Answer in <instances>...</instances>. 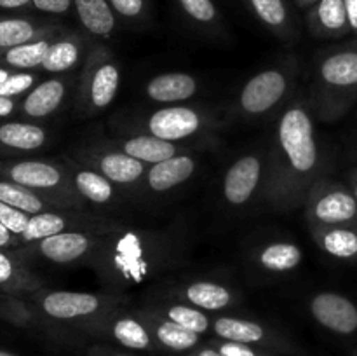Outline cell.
Wrapping results in <instances>:
<instances>
[{
    "mask_svg": "<svg viewBox=\"0 0 357 356\" xmlns=\"http://www.w3.org/2000/svg\"><path fill=\"white\" fill-rule=\"evenodd\" d=\"M312 114L310 101L296 98L286 105L275 122L267 150V177L261 198L278 212L302 206L321 178L323 159Z\"/></svg>",
    "mask_w": 357,
    "mask_h": 356,
    "instance_id": "1",
    "label": "cell"
},
{
    "mask_svg": "<svg viewBox=\"0 0 357 356\" xmlns=\"http://www.w3.org/2000/svg\"><path fill=\"white\" fill-rule=\"evenodd\" d=\"M171 253L173 248L164 234L119 225L101 234L100 244L87 264L105 285L121 292L155 278L167 267Z\"/></svg>",
    "mask_w": 357,
    "mask_h": 356,
    "instance_id": "2",
    "label": "cell"
},
{
    "mask_svg": "<svg viewBox=\"0 0 357 356\" xmlns=\"http://www.w3.org/2000/svg\"><path fill=\"white\" fill-rule=\"evenodd\" d=\"M310 107L324 122L344 117L357 101V44L317 54L312 70Z\"/></svg>",
    "mask_w": 357,
    "mask_h": 356,
    "instance_id": "3",
    "label": "cell"
},
{
    "mask_svg": "<svg viewBox=\"0 0 357 356\" xmlns=\"http://www.w3.org/2000/svg\"><path fill=\"white\" fill-rule=\"evenodd\" d=\"M0 178L24 185L59 206L68 209H86L70 178L65 159H17L0 161Z\"/></svg>",
    "mask_w": 357,
    "mask_h": 356,
    "instance_id": "4",
    "label": "cell"
},
{
    "mask_svg": "<svg viewBox=\"0 0 357 356\" xmlns=\"http://www.w3.org/2000/svg\"><path fill=\"white\" fill-rule=\"evenodd\" d=\"M121 86V66L103 42L93 40L82 65L75 89V107L80 115L98 114L110 107Z\"/></svg>",
    "mask_w": 357,
    "mask_h": 356,
    "instance_id": "5",
    "label": "cell"
},
{
    "mask_svg": "<svg viewBox=\"0 0 357 356\" xmlns=\"http://www.w3.org/2000/svg\"><path fill=\"white\" fill-rule=\"evenodd\" d=\"M220 126L218 119L208 108L192 105H166L143 117L121 122V128L128 133H146L167 142L183 143L185 140L208 136Z\"/></svg>",
    "mask_w": 357,
    "mask_h": 356,
    "instance_id": "6",
    "label": "cell"
},
{
    "mask_svg": "<svg viewBox=\"0 0 357 356\" xmlns=\"http://www.w3.org/2000/svg\"><path fill=\"white\" fill-rule=\"evenodd\" d=\"M296 63L275 65L250 77L236 100L234 110L244 119H260L271 114L289 96L295 84Z\"/></svg>",
    "mask_w": 357,
    "mask_h": 356,
    "instance_id": "7",
    "label": "cell"
},
{
    "mask_svg": "<svg viewBox=\"0 0 357 356\" xmlns=\"http://www.w3.org/2000/svg\"><path fill=\"white\" fill-rule=\"evenodd\" d=\"M305 213L310 229L357 225V199L349 187L321 177L307 195Z\"/></svg>",
    "mask_w": 357,
    "mask_h": 356,
    "instance_id": "8",
    "label": "cell"
},
{
    "mask_svg": "<svg viewBox=\"0 0 357 356\" xmlns=\"http://www.w3.org/2000/svg\"><path fill=\"white\" fill-rule=\"evenodd\" d=\"M31 297L45 316L58 321H77L94 318L112 309L121 295L42 288Z\"/></svg>",
    "mask_w": 357,
    "mask_h": 356,
    "instance_id": "9",
    "label": "cell"
},
{
    "mask_svg": "<svg viewBox=\"0 0 357 356\" xmlns=\"http://www.w3.org/2000/svg\"><path fill=\"white\" fill-rule=\"evenodd\" d=\"M119 225L121 223L101 218L98 215H91L86 209H49V212L30 216L26 230L21 234L20 241L21 248H23L49 236H54V234L66 232V230H87V232L105 234L108 230L117 229Z\"/></svg>",
    "mask_w": 357,
    "mask_h": 356,
    "instance_id": "10",
    "label": "cell"
},
{
    "mask_svg": "<svg viewBox=\"0 0 357 356\" xmlns=\"http://www.w3.org/2000/svg\"><path fill=\"white\" fill-rule=\"evenodd\" d=\"M100 237L101 234L87 230H66L20 248L13 255L20 260L26 257H38L58 265H72L80 262L87 264L100 244Z\"/></svg>",
    "mask_w": 357,
    "mask_h": 356,
    "instance_id": "11",
    "label": "cell"
},
{
    "mask_svg": "<svg viewBox=\"0 0 357 356\" xmlns=\"http://www.w3.org/2000/svg\"><path fill=\"white\" fill-rule=\"evenodd\" d=\"M72 157L84 166L93 168L117 187H132L136 184H142L146 168H149L142 161L115 149L107 140L96 145L82 147Z\"/></svg>",
    "mask_w": 357,
    "mask_h": 356,
    "instance_id": "12",
    "label": "cell"
},
{
    "mask_svg": "<svg viewBox=\"0 0 357 356\" xmlns=\"http://www.w3.org/2000/svg\"><path fill=\"white\" fill-rule=\"evenodd\" d=\"M267 177V150L248 152L232 161L222 181V194L227 205L241 208L261 195Z\"/></svg>",
    "mask_w": 357,
    "mask_h": 356,
    "instance_id": "13",
    "label": "cell"
},
{
    "mask_svg": "<svg viewBox=\"0 0 357 356\" xmlns=\"http://www.w3.org/2000/svg\"><path fill=\"white\" fill-rule=\"evenodd\" d=\"M75 80L73 77L54 75L42 80L31 91L24 94L20 103L21 115L30 121H40L56 114L72 93Z\"/></svg>",
    "mask_w": 357,
    "mask_h": 356,
    "instance_id": "14",
    "label": "cell"
},
{
    "mask_svg": "<svg viewBox=\"0 0 357 356\" xmlns=\"http://www.w3.org/2000/svg\"><path fill=\"white\" fill-rule=\"evenodd\" d=\"M309 309L317 323L335 334L351 335L357 330V306L340 293H316L310 299Z\"/></svg>",
    "mask_w": 357,
    "mask_h": 356,
    "instance_id": "15",
    "label": "cell"
},
{
    "mask_svg": "<svg viewBox=\"0 0 357 356\" xmlns=\"http://www.w3.org/2000/svg\"><path fill=\"white\" fill-rule=\"evenodd\" d=\"M91 38L86 34L77 30H63L61 34L56 35L42 61L40 70L54 75H63L66 72H72L79 65L86 61L87 51H89Z\"/></svg>",
    "mask_w": 357,
    "mask_h": 356,
    "instance_id": "16",
    "label": "cell"
},
{
    "mask_svg": "<svg viewBox=\"0 0 357 356\" xmlns=\"http://www.w3.org/2000/svg\"><path fill=\"white\" fill-rule=\"evenodd\" d=\"M107 142L128 156L142 161L146 166L162 163L169 157L188 152L192 149L190 145H185V143L167 142V140H160L157 136L146 135V133H128V135H119L117 138L107 140Z\"/></svg>",
    "mask_w": 357,
    "mask_h": 356,
    "instance_id": "17",
    "label": "cell"
},
{
    "mask_svg": "<svg viewBox=\"0 0 357 356\" xmlns=\"http://www.w3.org/2000/svg\"><path fill=\"white\" fill-rule=\"evenodd\" d=\"M199 168V159L192 152H181L162 163L146 168L143 185L153 194H166L190 180Z\"/></svg>",
    "mask_w": 357,
    "mask_h": 356,
    "instance_id": "18",
    "label": "cell"
},
{
    "mask_svg": "<svg viewBox=\"0 0 357 356\" xmlns=\"http://www.w3.org/2000/svg\"><path fill=\"white\" fill-rule=\"evenodd\" d=\"M63 30L65 27L61 23L45 17L0 16V51L38 40L49 35L61 34Z\"/></svg>",
    "mask_w": 357,
    "mask_h": 356,
    "instance_id": "19",
    "label": "cell"
},
{
    "mask_svg": "<svg viewBox=\"0 0 357 356\" xmlns=\"http://www.w3.org/2000/svg\"><path fill=\"white\" fill-rule=\"evenodd\" d=\"M63 159H65L66 168H68L73 188H75L79 198L82 199L86 205H114L115 199H117V185L112 184L108 178H105L103 175L94 171L93 168L80 164L79 161H75L73 157L63 156Z\"/></svg>",
    "mask_w": 357,
    "mask_h": 356,
    "instance_id": "20",
    "label": "cell"
},
{
    "mask_svg": "<svg viewBox=\"0 0 357 356\" xmlns=\"http://www.w3.org/2000/svg\"><path fill=\"white\" fill-rule=\"evenodd\" d=\"M47 131L30 121H0V154H30L47 143Z\"/></svg>",
    "mask_w": 357,
    "mask_h": 356,
    "instance_id": "21",
    "label": "cell"
},
{
    "mask_svg": "<svg viewBox=\"0 0 357 356\" xmlns=\"http://www.w3.org/2000/svg\"><path fill=\"white\" fill-rule=\"evenodd\" d=\"M307 24L314 37L340 38L351 34L344 0H319L309 9Z\"/></svg>",
    "mask_w": 357,
    "mask_h": 356,
    "instance_id": "22",
    "label": "cell"
},
{
    "mask_svg": "<svg viewBox=\"0 0 357 356\" xmlns=\"http://www.w3.org/2000/svg\"><path fill=\"white\" fill-rule=\"evenodd\" d=\"M73 13L91 40H107L115 34L117 14L108 0H73Z\"/></svg>",
    "mask_w": 357,
    "mask_h": 356,
    "instance_id": "23",
    "label": "cell"
},
{
    "mask_svg": "<svg viewBox=\"0 0 357 356\" xmlns=\"http://www.w3.org/2000/svg\"><path fill=\"white\" fill-rule=\"evenodd\" d=\"M199 82L194 75L185 72H167L152 77L145 86L149 100L164 105H178L195 96Z\"/></svg>",
    "mask_w": 357,
    "mask_h": 356,
    "instance_id": "24",
    "label": "cell"
},
{
    "mask_svg": "<svg viewBox=\"0 0 357 356\" xmlns=\"http://www.w3.org/2000/svg\"><path fill=\"white\" fill-rule=\"evenodd\" d=\"M251 14L282 40L296 37V21L286 0H243Z\"/></svg>",
    "mask_w": 357,
    "mask_h": 356,
    "instance_id": "25",
    "label": "cell"
},
{
    "mask_svg": "<svg viewBox=\"0 0 357 356\" xmlns=\"http://www.w3.org/2000/svg\"><path fill=\"white\" fill-rule=\"evenodd\" d=\"M44 288V281L28 271L10 251L0 248V292L16 297H31Z\"/></svg>",
    "mask_w": 357,
    "mask_h": 356,
    "instance_id": "26",
    "label": "cell"
},
{
    "mask_svg": "<svg viewBox=\"0 0 357 356\" xmlns=\"http://www.w3.org/2000/svg\"><path fill=\"white\" fill-rule=\"evenodd\" d=\"M314 243L321 251L338 260H356L357 258V225L314 227Z\"/></svg>",
    "mask_w": 357,
    "mask_h": 356,
    "instance_id": "27",
    "label": "cell"
},
{
    "mask_svg": "<svg viewBox=\"0 0 357 356\" xmlns=\"http://www.w3.org/2000/svg\"><path fill=\"white\" fill-rule=\"evenodd\" d=\"M185 302L202 311L227 309L236 300L232 288L215 281H192L178 292Z\"/></svg>",
    "mask_w": 357,
    "mask_h": 356,
    "instance_id": "28",
    "label": "cell"
},
{
    "mask_svg": "<svg viewBox=\"0 0 357 356\" xmlns=\"http://www.w3.org/2000/svg\"><path fill=\"white\" fill-rule=\"evenodd\" d=\"M56 35H49V37L38 38V40H31L0 51V66H6L14 72H33V70L40 68Z\"/></svg>",
    "mask_w": 357,
    "mask_h": 356,
    "instance_id": "29",
    "label": "cell"
},
{
    "mask_svg": "<svg viewBox=\"0 0 357 356\" xmlns=\"http://www.w3.org/2000/svg\"><path fill=\"white\" fill-rule=\"evenodd\" d=\"M0 201L21 209L28 215H37V213L49 212V209H68L59 206L52 199L45 198L24 185L16 184V181L6 180V178H0Z\"/></svg>",
    "mask_w": 357,
    "mask_h": 356,
    "instance_id": "30",
    "label": "cell"
},
{
    "mask_svg": "<svg viewBox=\"0 0 357 356\" xmlns=\"http://www.w3.org/2000/svg\"><path fill=\"white\" fill-rule=\"evenodd\" d=\"M257 264L268 272H289L298 267L303 260V251L298 244L289 241H274L258 248Z\"/></svg>",
    "mask_w": 357,
    "mask_h": 356,
    "instance_id": "31",
    "label": "cell"
},
{
    "mask_svg": "<svg viewBox=\"0 0 357 356\" xmlns=\"http://www.w3.org/2000/svg\"><path fill=\"white\" fill-rule=\"evenodd\" d=\"M213 330L223 341L241 344H258L267 337V332L260 323L236 316H218L213 321Z\"/></svg>",
    "mask_w": 357,
    "mask_h": 356,
    "instance_id": "32",
    "label": "cell"
},
{
    "mask_svg": "<svg viewBox=\"0 0 357 356\" xmlns=\"http://www.w3.org/2000/svg\"><path fill=\"white\" fill-rule=\"evenodd\" d=\"M112 335L119 344L129 349H149L152 344V337L139 318L129 316V314H122V316L115 318L112 321Z\"/></svg>",
    "mask_w": 357,
    "mask_h": 356,
    "instance_id": "33",
    "label": "cell"
},
{
    "mask_svg": "<svg viewBox=\"0 0 357 356\" xmlns=\"http://www.w3.org/2000/svg\"><path fill=\"white\" fill-rule=\"evenodd\" d=\"M153 335L164 348L173 349V351H187L197 346L199 342V334L187 330L162 316L159 320L157 318L153 320Z\"/></svg>",
    "mask_w": 357,
    "mask_h": 356,
    "instance_id": "34",
    "label": "cell"
},
{
    "mask_svg": "<svg viewBox=\"0 0 357 356\" xmlns=\"http://www.w3.org/2000/svg\"><path fill=\"white\" fill-rule=\"evenodd\" d=\"M162 318L174 321L180 327L187 328V330L195 332V334H206L211 327V320L208 314L199 307L190 306V304H173L162 309Z\"/></svg>",
    "mask_w": 357,
    "mask_h": 356,
    "instance_id": "35",
    "label": "cell"
},
{
    "mask_svg": "<svg viewBox=\"0 0 357 356\" xmlns=\"http://www.w3.org/2000/svg\"><path fill=\"white\" fill-rule=\"evenodd\" d=\"M181 13L201 28H215L220 23V10L215 0H176Z\"/></svg>",
    "mask_w": 357,
    "mask_h": 356,
    "instance_id": "36",
    "label": "cell"
},
{
    "mask_svg": "<svg viewBox=\"0 0 357 356\" xmlns=\"http://www.w3.org/2000/svg\"><path fill=\"white\" fill-rule=\"evenodd\" d=\"M38 75L35 72H13L0 84V96L20 100L23 94L37 86Z\"/></svg>",
    "mask_w": 357,
    "mask_h": 356,
    "instance_id": "37",
    "label": "cell"
},
{
    "mask_svg": "<svg viewBox=\"0 0 357 356\" xmlns=\"http://www.w3.org/2000/svg\"><path fill=\"white\" fill-rule=\"evenodd\" d=\"M0 316L17 325H23L30 320L31 313L20 297L0 292Z\"/></svg>",
    "mask_w": 357,
    "mask_h": 356,
    "instance_id": "38",
    "label": "cell"
},
{
    "mask_svg": "<svg viewBox=\"0 0 357 356\" xmlns=\"http://www.w3.org/2000/svg\"><path fill=\"white\" fill-rule=\"evenodd\" d=\"M30 216L31 215H28V213L21 212V209L17 208H13V206L0 201V222H2L10 232L16 234L17 237L26 230L28 222H30Z\"/></svg>",
    "mask_w": 357,
    "mask_h": 356,
    "instance_id": "39",
    "label": "cell"
},
{
    "mask_svg": "<svg viewBox=\"0 0 357 356\" xmlns=\"http://www.w3.org/2000/svg\"><path fill=\"white\" fill-rule=\"evenodd\" d=\"M117 14V17L126 21H139L146 16L149 3L146 0H108Z\"/></svg>",
    "mask_w": 357,
    "mask_h": 356,
    "instance_id": "40",
    "label": "cell"
},
{
    "mask_svg": "<svg viewBox=\"0 0 357 356\" xmlns=\"http://www.w3.org/2000/svg\"><path fill=\"white\" fill-rule=\"evenodd\" d=\"M31 9L51 16H65L73 10V0H31Z\"/></svg>",
    "mask_w": 357,
    "mask_h": 356,
    "instance_id": "41",
    "label": "cell"
},
{
    "mask_svg": "<svg viewBox=\"0 0 357 356\" xmlns=\"http://www.w3.org/2000/svg\"><path fill=\"white\" fill-rule=\"evenodd\" d=\"M218 351L223 356H258V353L250 344H241V342L225 341L220 344Z\"/></svg>",
    "mask_w": 357,
    "mask_h": 356,
    "instance_id": "42",
    "label": "cell"
},
{
    "mask_svg": "<svg viewBox=\"0 0 357 356\" xmlns=\"http://www.w3.org/2000/svg\"><path fill=\"white\" fill-rule=\"evenodd\" d=\"M0 248L6 251H10V253H14V251L21 248L20 237L10 232L2 222H0Z\"/></svg>",
    "mask_w": 357,
    "mask_h": 356,
    "instance_id": "43",
    "label": "cell"
},
{
    "mask_svg": "<svg viewBox=\"0 0 357 356\" xmlns=\"http://www.w3.org/2000/svg\"><path fill=\"white\" fill-rule=\"evenodd\" d=\"M17 110H20V100L0 96V121L10 117Z\"/></svg>",
    "mask_w": 357,
    "mask_h": 356,
    "instance_id": "44",
    "label": "cell"
},
{
    "mask_svg": "<svg viewBox=\"0 0 357 356\" xmlns=\"http://www.w3.org/2000/svg\"><path fill=\"white\" fill-rule=\"evenodd\" d=\"M345 10H347L349 27H351V34L357 37V0H344Z\"/></svg>",
    "mask_w": 357,
    "mask_h": 356,
    "instance_id": "45",
    "label": "cell"
},
{
    "mask_svg": "<svg viewBox=\"0 0 357 356\" xmlns=\"http://www.w3.org/2000/svg\"><path fill=\"white\" fill-rule=\"evenodd\" d=\"M31 0H0V9L2 10H20L30 9Z\"/></svg>",
    "mask_w": 357,
    "mask_h": 356,
    "instance_id": "46",
    "label": "cell"
},
{
    "mask_svg": "<svg viewBox=\"0 0 357 356\" xmlns=\"http://www.w3.org/2000/svg\"><path fill=\"white\" fill-rule=\"evenodd\" d=\"M317 2H319V0H295V3L300 7V9H310V7Z\"/></svg>",
    "mask_w": 357,
    "mask_h": 356,
    "instance_id": "47",
    "label": "cell"
},
{
    "mask_svg": "<svg viewBox=\"0 0 357 356\" xmlns=\"http://www.w3.org/2000/svg\"><path fill=\"white\" fill-rule=\"evenodd\" d=\"M195 356H223L218 349H201Z\"/></svg>",
    "mask_w": 357,
    "mask_h": 356,
    "instance_id": "48",
    "label": "cell"
},
{
    "mask_svg": "<svg viewBox=\"0 0 357 356\" xmlns=\"http://www.w3.org/2000/svg\"><path fill=\"white\" fill-rule=\"evenodd\" d=\"M351 191L352 194H354V198L357 199V170L351 175Z\"/></svg>",
    "mask_w": 357,
    "mask_h": 356,
    "instance_id": "49",
    "label": "cell"
},
{
    "mask_svg": "<svg viewBox=\"0 0 357 356\" xmlns=\"http://www.w3.org/2000/svg\"><path fill=\"white\" fill-rule=\"evenodd\" d=\"M14 70H9V68H6V66H0V84L3 82V80L7 79V77L10 75V73H13Z\"/></svg>",
    "mask_w": 357,
    "mask_h": 356,
    "instance_id": "50",
    "label": "cell"
},
{
    "mask_svg": "<svg viewBox=\"0 0 357 356\" xmlns=\"http://www.w3.org/2000/svg\"><path fill=\"white\" fill-rule=\"evenodd\" d=\"M0 356H14V355H10V353L7 351H0Z\"/></svg>",
    "mask_w": 357,
    "mask_h": 356,
    "instance_id": "51",
    "label": "cell"
},
{
    "mask_svg": "<svg viewBox=\"0 0 357 356\" xmlns=\"http://www.w3.org/2000/svg\"><path fill=\"white\" fill-rule=\"evenodd\" d=\"M114 356H128V355H114Z\"/></svg>",
    "mask_w": 357,
    "mask_h": 356,
    "instance_id": "52",
    "label": "cell"
}]
</instances>
